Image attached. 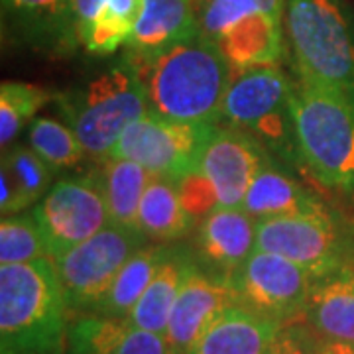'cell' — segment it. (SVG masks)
<instances>
[{
    "label": "cell",
    "mask_w": 354,
    "mask_h": 354,
    "mask_svg": "<svg viewBox=\"0 0 354 354\" xmlns=\"http://www.w3.org/2000/svg\"><path fill=\"white\" fill-rule=\"evenodd\" d=\"M51 354H64V353H51Z\"/></svg>",
    "instance_id": "74e56055"
},
{
    "label": "cell",
    "mask_w": 354,
    "mask_h": 354,
    "mask_svg": "<svg viewBox=\"0 0 354 354\" xmlns=\"http://www.w3.org/2000/svg\"><path fill=\"white\" fill-rule=\"evenodd\" d=\"M106 2L109 0H73V22H75L77 38L81 44H85L91 28L104 10Z\"/></svg>",
    "instance_id": "836d02e7"
},
{
    "label": "cell",
    "mask_w": 354,
    "mask_h": 354,
    "mask_svg": "<svg viewBox=\"0 0 354 354\" xmlns=\"http://www.w3.org/2000/svg\"><path fill=\"white\" fill-rule=\"evenodd\" d=\"M65 354H171L164 335L144 330L128 319L99 313L77 315L67 325Z\"/></svg>",
    "instance_id": "2e32d148"
},
{
    "label": "cell",
    "mask_w": 354,
    "mask_h": 354,
    "mask_svg": "<svg viewBox=\"0 0 354 354\" xmlns=\"http://www.w3.org/2000/svg\"><path fill=\"white\" fill-rule=\"evenodd\" d=\"M67 311L51 258L0 266V354L64 353Z\"/></svg>",
    "instance_id": "7a4b0ae2"
},
{
    "label": "cell",
    "mask_w": 354,
    "mask_h": 354,
    "mask_svg": "<svg viewBox=\"0 0 354 354\" xmlns=\"http://www.w3.org/2000/svg\"><path fill=\"white\" fill-rule=\"evenodd\" d=\"M132 32H134V24L114 16L109 10H102L97 22L91 28L83 46L87 48L88 53L109 55V53H114L120 46L128 44Z\"/></svg>",
    "instance_id": "1f68e13d"
},
{
    "label": "cell",
    "mask_w": 354,
    "mask_h": 354,
    "mask_svg": "<svg viewBox=\"0 0 354 354\" xmlns=\"http://www.w3.org/2000/svg\"><path fill=\"white\" fill-rule=\"evenodd\" d=\"M241 304L230 279L205 270L201 264L189 274L179 291L169 317L165 341L171 354H187L195 341L230 305Z\"/></svg>",
    "instance_id": "7c38bea8"
},
{
    "label": "cell",
    "mask_w": 354,
    "mask_h": 354,
    "mask_svg": "<svg viewBox=\"0 0 354 354\" xmlns=\"http://www.w3.org/2000/svg\"><path fill=\"white\" fill-rule=\"evenodd\" d=\"M304 317L321 341L354 344V262L313 279Z\"/></svg>",
    "instance_id": "e0dca14e"
},
{
    "label": "cell",
    "mask_w": 354,
    "mask_h": 354,
    "mask_svg": "<svg viewBox=\"0 0 354 354\" xmlns=\"http://www.w3.org/2000/svg\"><path fill=\"white\" fill-rule=\"evenodd\" d=\"M256 250L279 254L315 279L354 262V228L344 227L330 211L258 221Z\"/></svg>",
    "instance_id": "ba28073f"
},
{
    "label": "cell",
    "mask_w": 354,
    "mask_h": 354,
    "mask_svg": "<svg viewBox=\"0 0 354 354\" xmlns=\"http://www.w3.org/2000/svg\"><path fill=\"white\" fill-rule=\"evenodd\" d=\"M50 95L44 88L20 83L4 81L0 87V144L2 150H8L14 138L20 134L24 124L34 118L39 106H44Z\"/></svg>",
    "instance_id": "83f0119b"
},
{
    "label": "cell",
    "mask_w": 354,
    "mask_h": 354,
    "mask_svg": "<svg viewBox=\"0 0 354 354\" xmlns=\"http://www.w3.org/2000/svg\"><path fill=\"white\" fill-rule=\"evenodd\" d=\"M242 209L254 221L281 218V216H307L327 213L325 203L319 201L290 174L288 165L276 164V158L254 177Z\"/></svg>",
    "instance_id": "d6986e66"
},
{
    "label": "cell",
    "mask_w": 354,
    "mask_h": 354,
    "mask_svg": "<svg viewBox=\"0 0 354 354\" xmlns=\"http://www.w3.org/2000/svg\"><path fill=\"white\" fill-rule=\"evenodd\" d=\"M39 258H50V252L34 215L4 216L0 223V262L26 264Z\"/></svg>",
    "instance_id": "f1b7e54d"
},
{
    "label": "cell",
    "mask_w": 354,
    "mask_h": 354,
    "mask_svg": "<svg viewBox=\"0 0 354 354\" xmlns=\"http://www.w3.org/2000/svg\"><path fill=\"white\" fill-rule=\"evenodd\" d=\"M239 301L279 323L304 315L313 278L299 264L279 254L254 250L232 274Z\"/></svg>",
    "instance_id": "30bf717a"
},
{
    "label": "cell",
    "mask_w": 354,
    "mask_h": 354,
    "mask_svg": "<svg viewBox=\"0 0 354 354\" xmlns=\"http://www.w3.org/2000/svg\"><path fill=\"white\" fill-rule=\"evenodd\" d=\"M30 146L53 171L71 169L85 156V148L71 128L44 116L30 127Z\"/></svg>",
    "instance_id": "4316f807"
},
{
    "label": "cell",
    "mask_w": 354,
    "mask_h": 354,
    "mask_svg": "<svg viewBox=\"0 0 354 354\" xmlns=\"http://www.w3.org/2000/svg\"><path fill=\"white\" fill-rule=\"evenodd\" d=\"M167 244L144 246L128 260L93 313L128 319L167 254Z\"/></svg>",
    "instance_id": "d4e9b609"
},
{
    "label": "cell",
    "mask_w": 354,
    "mask_h": 354,
    "mask_svg": "<svg viewBox=\"0 0 354 354\" xmlns=\"http://www.w3.org/2000/svg\"><path fill=\"white\" fill-rule=\"evenodd\" d=\"M53 99L65 124L81 140L85 152L95 158H109L124 130L150 113L146 88L127 55L87 85Z\"/></svg>",
    "instance_id": "277c9868"
},
{
    "label": "cell",
    "mask_w": 354,
    "mask_h": 354,
    "mask_svg": "<svg viewBox=\"0 0 354 354\" xmlns=\"http://www.w3.org/2000/svg\"><path fill=\"white\" fill-rule=\"evenodd\" d=\"M260 10L258 0H207L197 8V26L205 38L218 44L232 26Z\"/></svg>",
    "instance_id": "f546056e"
},
{
    "label": "cell",
    "mask_w": 354,
    "mask_h": 354,
    "mask_svg": "<svg viewBox=\"0 0 354 354\" xmlns=\"http://www.w3.org/2000/svg\"><path fill=\"white\" fill-rule=\"evenodd\" d=\"M101 174L111 211V223L138 228L140 203L152 174L146 167L124 158H106Z\"/></svg>",
    "instance_id": "484cf974"
},
{
    "label": "cell",
    "mask_w": 354,
    "mask_h": 354,
    "mask_svg": "<svg viewBox=\"0 0 354 354\" xmlns=\"http://www.w3.org/2000/svg\"><path fill=\"white\" fill-rule=\"evenodd\" d=\"M51 169L38 153L24 146H16L4 153L0 171V213L18 215L34 201L46 195L50 187Z\"/></svg>",
    "instance_id": "603a6c76"
},
{
    "label": "cell",
    "mask_w": 354,
    "mask_h": 354,
    "mask_svg": "<svg viewBox=\"0 0 354 354\" xmlns=\"http://www.w3.org/2000/svg\"><path fill=\"white\" fill-rule=\"evenodd\" d=\"M138 71L150 111L185 122H218L232 67L201 32L152 57L124 53Z\"/></svg>",
    "instance_id": "6da1fadb"
},
{
    "label": "cell",
    "mask_w": 354,
    "mask_h": 354,
    "mask_svg": "<svg viewBox=\"0 0 354 354\" xmlns=\"http://www.w3.org/2000/svg\"><path fill=\"white\" fill-rule=\"evenodd\" d=\"M146 236L140 228L109 225L88 241L77 244L53 264L62 283L65 304L79 315L93 313L114 278L128 260L144 248Z\"/></svg>",
    "instance_id": "52a82bcc"
},
{
    "label": "cell",
    "mask_w": 354,
    "mask_h": 354,
    "mask_svg": "<svg viewBox=\"0 0 354 354\" xmlns=\"http://www.w3.org/2000/svg\"><path fill=\"white\" fill-rule=\"evenodd\" d=\"M286 28L301 83L354 102V14L344 0H288Z\"/></svg>",
    "instance_id": "3957f363"
},
{
    "label": "cell",
    "mask_w": 354,
    "mask_h": 354,
    "mask_svg": "<svg viewBox=\"0 0 354 354\" xmlns=\"http://www.w3.org/2000/svg\"><path fill=\"white\" fill-rule=\"evenodd\" d=\"M142 4H144V0H109L104 10L136 26L140 12H142Z\"/></svg>",
    "instance_id": "e575fe53"
},
{
    "label": "cell",
    "mask_w": 354,
    "mask_h": 354,
    "mask_svg": "<svg viewBox=\"0 0 354 354\" xmlns=\"http://www.w3.org/2000/svg\"><path fill=\"white\" fill-rule=\"evenodd\" d=\"M203 2H207V0H193L195 12H197V8L201 6ZM258 2H260V6H262V10H264L266 14L274 16L276 20H281L283 8H286V2H288V0H258Z\"/></svg>",
    "instance_id": "d590c367"
},
{
    "label": "cell",
    "mask_w": 354,
    "mask_h": 354,
    "mask_svg": "<svg viewBox=\"0 0 354 354\" xmlns=\"http://www.w3.org/2000/svg\"><path fill=\"white\" fill-rule=\"evenodd\" d=\"M291 106L305 167L323 185L354 193V102L299 81Z\"/></svg>",
    "instance_id": "5b68a950"
},
{
    "label": "cell",
    "mask_w": 354,
    "mask_h": 354,
    "mask_svg": "<svg viewBox=\"0 0 354 354\" xmlns=\"http://www.w3.org/2000/svg\"><path fill=\"white\" fill-rule=\"evenodd\" d=\"M191 227L193 221L179 201L176 179L152 174L140 203L138 228L142 234L158 244H165L185 236Z\"/></svg>",
    "instance_id": "cb8c5ba5"
},
{
    "label": "cell",
    "mask_w": 354,
    "mask_h": 354,
    "mask_svg": "<svg viewBox=\"0 0 354 354\" xmlns=\"http://www.w3.org/2000/svg\"><path fill=\"white\" fill-rule=\"evenodd\" d=\"M266 148L239 127L218 128L207 146L201 169L215 185L218 207H242L254 177L270 162Z\"/></svg>",
    "instance_id": "8fae6325"
},
{
    "label": "cell",
    "mask_w": 354,
    "mask_h": 354,
    "mask_svg": "<svg viewBox=\"0 0 354 354\" xmlns=\"http://www.w3.org/2000/svg\"><path fill=\"white\" fill-rule=\"evenodd\" d=\"M218 48L232 69L279 64L283 59L281 20L262 10L250 14L218 39Z\"/></svg>",
    "instance_id": "7402d4cb"
},
{
    "label": "cell",
    "mask_w": 354,
    "mask_h": 354,
    "mask_svg": "<svg viewBox=\"0 0 354 354\" xmlns=\"http://www.w3.org/2000/svg\"><path fill=\"white\" fill-rule=\"evenodd\" d=\"M32 215L41 228L51 260L88 241L111 225L101 169L57 181L39 199Z\"/></svg>",
    "instance_id": "9c48e42d"
},
{
    "label": "cell",
    "mask_w": 354,
    "mask_h": 354,
    "mask_svg": "<svg viewBox=\"0 0 354 354\" xmlns=\"http://www.w3.org/2000/svg\"><path fill=\"white\" fill-rule=\"evenodd\" d=\"M199 34L193 0H144L127 53L152 57Z\"/></svg>",
    "instance_id": "44dd1931"
},
{
    "label": "cell",
    "mask_w": 354,
    "mask_h": 354,
    "mask_svg": "<svg viewBox=\"0 0 354 354\" xmlns=\"http://www.w3.org/2000/svg\"><path fill=\"white\" fill-rule=\"evenodd\" d=\"M179 201L183 205L185 213L191 221L207 218L215 209H218V197H216L215 185L203 169L191 171L187 176L176 179Z\"/></svg>",
    "instance_id": "4dcf8cb0"
},
{
    "label": "cell",
    "mask_w": 354,
    "mask_h": 354,
    "mask_svg": "<svg viewBox=\"0 0 354 354\" xmlns=\"http://www.w3.org/2000/svg\"><path fill=\"white\" fill-rule=\"evenodd\" d=\"M315 354H354V344L341 341H321Z\"/></svg>",
    "instance_id": "8d00e7d4"
},
{
    "label": "cell",
    "mask_w": 354,
    "mask_h": 354,
    "mask_svg": "<svg viewBox=\"0 0 354 354\" xmlns=\"http://www.w3.org/2000/svg\"><path fill=\"white\" fill-rule=\"evenodd\" d=\"M197 254L185 244H174L167 248L164 262L160 264L148 290L140 297L136 307L128 315V321L140 329L164 335L169 325V317L176 307L179 291L185 286L189 274L197 268Z\"/></svg>",
    "instance_id": "ffe728a7"
},
{
    "label": "cell",
    "mask_w": 354,
    "mask_h": 354,
    "mask_svg": "<svg viewBox=\"0 0 354 354\" xmlns=\"http://www.w3.org/2000/svg\"><path fill=\"white\" fill-rule=\"evenodd\" d=\"M321 339L305 325H283L266 354H315Z\"/></svg>",
    "instance_id": "d6a6232c"
},
{
    "label": "cell",
    "mask_w": 354,
    "mask_h": 354,
    "mask_svg": "<svg viewBox=\"0 0 354 354\" xmlns=\"http://www.w3.org/2000/svg\"><path fill=\"white\" fill-rule=\"evenodd\" d=\"M4 28L26 46L71 53L81 44L73 22V0H2Z\"/></svg>",
    "instance_id": "5bb4252c"
},
{
    "label": "cell",
    "mask_w": 354,
    "mask_h": 354,
    "mask_svg": "<svg viewBox=\"0 0 354 354\" xmlns=\"http://www.w3.org/2000/svg\"><path fill=\"white\" fill-rule=\"evenodd\" d=\"M295 83L276 65L232 69L230 87L223 104V118L232 127L252 130L281 111L290 109Z\"/></svg>",
    "instance_id": "4fadbf2b"
},
{
    "label": "cell",
    "mask_w": 354,
    "mask_h": 354,
    "mask_svg": "<svg viewBox=\"0 0 354 354\" xmlns=\"http://www.w3.org/2000/svg\"><path fill=\"white\" fill-rule=\"evenodd\" d=\"M256 250V221L242 207H218L197 230V260L221 278L230 279Z\"/></svg>",
    "instance_id": "9a60e30c"
},
{
    "label": "cell",
    "mask_w": 354,
    "mask_h": 354,
    "mask_svg": "<svg viewBox=\"0 0 354 354\" xmlns=\"http://www.w3.org/2000/svg\"><path fill=\"white\" fill-rule=\"evenodd\" d=\"M283 323L236 304L203 330L187 354H266Z\"/></svg>",
    "instance_id": "ac0fdd59"
},
{
    "label": "cell",
    "mask_w": 354,
    "mask_h": 354,
    "mask_svg": "<svg viewBox=\"0 0 354 354\" xmlns=\"http://www.w3.org/2000/svg\"><path fill=\"white\" fill-rule=\"evenodd\" d=\"M216 132V122L174 120L150 111L124 130L109 158L132 160L153 176L179 179L201 169Z\"/></svg>",
    "instance_id": "8992f818"
}]
</instances>
